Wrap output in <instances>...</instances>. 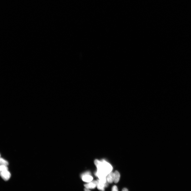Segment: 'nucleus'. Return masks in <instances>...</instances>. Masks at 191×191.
Segmentation results:
<instances>
[{
    "label": "nucleus",
    "instance_id": "10",
    "mask_svg": "<svg viewBox=\"0 0 191 191\" xmlns=\"http://www.w3.org/2000/svg\"><path fill=\"white\" fill-rule=\"evenodd\" d=\"M112 191H118L117 187L116 186H114L112 189Z\"/></svg>",
    "mask_w": 191,
    "mask_h": 191
},
{
    "label": "nucleus",
    "instance_id": "12",
    "mask_svg": "<svg viewBox=\"0 0 191 191\" xmlns=\"http://www.w3.org/2000/svg\"><path fill=\"white\" fill-rule=\"evenodd\" d=\"M84 190L85 191H90V190H89V189H88L86 188L85 189H84Z\"/></svg>",
    "mask_w": 191,
    "mask_h": 191
},
{
    "label": "nucleus",
    "instance_id": "4",
    "mask_svg": "<svg viewBox=\"0 0 191 191\" xmlns=\"http://www.w3.org/2000/svg\"><path fill=\"white\" fill-rule=\"evenodd\" d=\"M97 185V181L94 180L92 181L89 183L85 184L84 186L85 188L89 189H93L95 188Z\"/></svg>",
    "mask_w": 191,
    "mask_h": 191
},
{
    "label": "nucleus",
    "instance_id": "5",
    "mask_svg": "<svg viewBox=\"0 0 191 191\" xmlns=\"http://www.w3.org/2000/svg\"><path fill=\"white\" fill-rule=\"evenodd\" d=\"M97 186L98 189L100 190L104 191L105 187H107V184H105L102 182L99 179L97 181Z\"/></svg>",
    "mask_w": 191,
    "mask_h": 191
},
{
    "label": "nucleus",
    "instance_id": "7",
    "mask_svg": "<svg viewBox=\"0 0 191 191\" xmlns=\"http://www.w3.org/2000/svg\"><path fill=\"white\" fill-rule=\"evenodd\" d=\"M114 173V181L115 183H117L119 182L120 177V174L117 171H115Z\"/></svg>",
    "mask_w": 191,
    "mask_h": 191
},
{
    "label": "nucleus",
    "instance_id": "8",
    "mask_svg": "<svg viewBox=\"0 0 191 191\" xmlns=\"http://www.w3.org/2000/svg\"><path fill=\"white\" fill-rule=\"evenodd\" d=\"M0 165H4L7 166L9 164V163L7 161L1 158L0 160Z\"/></svg>",
    "mask_w": 191,
    "mask_h": 191
},
{
    "label": "nucleus",
    "instance_id": "6",
    "mask_svg": "<svg viewBox=\"0 0 191 191\" xmlns=\"http://www.w3.org/2000/svg\"><path fill=\"white\" fill-rule=\"evenodd\" d=\"M107 182L110 183H112L114 181V173L111 172L107 176Z\"/></svg>",
    "mask_w": 191,
    "mask_h": 191
},
{
    "label": "nucleus",
    "instance_id": "3",
    "mask_svg": "<svg viewBox=\"0 0 191 191\" xmlns=\"http://www.w3.org/2000/svg\"><path fill=\"white\" fill-rule=\"evenodd\" d=\"M0 176L5 181L9 180L11 176V174L8 170L1 172Z\"/></svg>",
    "mask_w": 191,
    "mask_h": 191
},
{
    "label": "nucleus",
    "instance_id": "2",
    "mask_svg": "<svg viewBox=\"0 0 191 191\" xmlns=\"http://www.w3.org/2000/svg\"><path fill=\"white\" fill-rule=\"evenodd\" d=\"M82 179L83 181L86 182H90L93 179V177L90 175V172H87L82 174Z\"/></svg>",
    "mask_w": 191,
    "mask_h": 191
},
{
    "label": "nucleus",
    "instance_id": "11",
    "mask_svg": "<svg viewBox=\"0 0 191 191\" xmlns=\"http://www.w3.org/2000/svg\"><path fill=\"white\" fill-rule=\"evenodd\" d=\"M122 191H128V189L126 188H124L123 189Z\"/></svg>",
    "mask_w": 191,
    "mask_h": 191
},
{
    "label": "nucleus",
    "instance_id": "9",
    "mask_svg": "<svg viewBox=\"0 0 191 191\" xmlns=\"http://www.w3.org/2000/svg\"><path fill=\"white\" fill-rule=\"evenodd\" d=\"M7 170H8V168L7 167V166L4 165H0V172Z\"/></svg>",
    "mask_w": 191,
    "mask_h": 191
},
{
    "label": "nucleus",
    "instance_id": "1",
    "mask_svg": "<svg viewBox=\"0 0 191 191\" xmlns=\"http://www.w3.org/2000/svg\"><path fill=\"white\" fill-rule=\"evenodd\" d=\"M94 163L96 166L97 170L96 175L99 179L106 177L107 175L111 172L112 168L110 164L104 160L100 161L95 160Z\"/></svg>",
    "mask_w": 191,
    "mask_h": 191
}]
</instances>
